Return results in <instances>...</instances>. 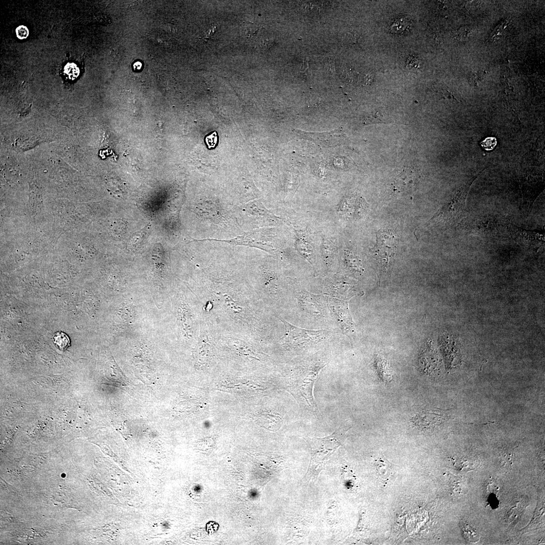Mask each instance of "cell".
I'll return each instance as SVG.
<instances>
[{"label":"cell","instance_id":"cell-7","mask_svg":"<svg viewBox=\"0 0 545 545\" xmlns=\"http://www.w3.org/2000/svg\"><path fill=\"white\" fill-rule=\"evenodd\" d=\"M508 238H510L523 248L537 251L545 243L544 232L522 229L510 223L508 225Z\"/></svg>","mask_w":545,"mask_h":545},{"label":"cell","instance_id":"cell-26","mask_svg":"<svg viewBox=\"0 0 545 545\" xmlns=\"http://www.w3.org/2000/svg\"><path fill=\"white\" fill-rule=\"evenodd\" d=\"M245 30L246 37L249 39L251 36L257 33L259 28L253 24L247 23L245 24Z\"/></svg>","mask_w":545,"mask_h":545},{"label":"cell","instance_id":"cell-12","mask_svg":"<svg viewBox=\"0 0 545 545\" xmlns=\"http://www.w3.org/2000/svg\"><path fill=\"white\" fill-rule=\"evenodd\" d=\"M343 259L345 266L351 271L361 274L364 271L359 258L351 250L344 249L343 252Z\"/></svg>","mask_w":545,"mask_h":545},{"label":"cell","instance_id":"cell-25","mask_svg":"<svg viewBox=\"0 0 545 545\" xmlns=\"http://www.w3.org/2000/svg\"><path fill=\"white\" fill-rule=\"evenodd\" d=\"M497 139L494 137H489L481 142V146L486 151L493 150L496 146Z\"/></svg>","mask_w":545,"mask_h":545},{"label":"cell","instance_id":"cell-5","mask_svg":"<svg viewBox=\"0 0 545 545\" xmlns=\"http://www.w3.org/2000/svg\"><path fill=\"white\" fill-rule=\"evenodd\" d=\"M284 324L285 332L282 340L290 347L299 348L318 343L329 337L330 332L325 330L302 329L280 318Z\"/></svg>","mask_w":545,"mask_h":545},{"label":"cell","instance_id":"cell-2","mask_svg":"<svg viewBox=\"0 0 545 545\" xmlns=\"http://www.w3.org/2000/svg\"><path fill=\"white\" fill-rule=\"evenodd\" d=\"M485 169L467 180L451 195L442 208L433 217L431 220L433 224L445 228L460 224L465 215L466 199L470 189Z\"/></svg>","mask_w":545,"mask_h":545},{"label":"cell","instance_id":"cell-18","mask_svg":"<svg viewBox=\"0 0 545 545\" xmlns=\"http://www.w3.org/2000/svg\"><path fill=\"white\" fill-rule=\"evenodd\" d=\"M53 340L55 346L61 351H65L70 346V339L64 332H58L54 334Z\"/></svg>","mask_w":545,"mask_h":545},{"label":"cell","instance_id":"cell-22","mask_svg":"<svg viewBox=\"0 0 545 545\" xmlns=\"http://www.w3.org/2000/svg\"><path fill=\"white\" fill-rule=\"evenodd\" d=\"M149 227V225H148L144 228L137 231L133 236L130 243L133 247H136L142 243L145 235L147 233Z\"/></svg>","mask_w":545,"mask_h":545},{"label":"cell","instance_id":"cell-27","mask_svg":"<svg viewBox=\"0 0 545 545\" xmlns=\"http://www.w3.org/2000/svg\"><path fill=\"white\" fill-rule=\"evenodd\" d=\"M363 123H364V124H370L374 123L377 124L385 123V122L382 119V116L380 115H378V113H377L376 114H372L364 118V120H363Z\"/></svg>","mask_w":545,"mask_h":545},{"label":"cell","instance_id":"cell-13","mask_svg":"<svg viewBox=\"0 0 545 545\" xmlns=\"http://www.w3.org/2000/svg\"><path fill=\"white\" fill-rule=\"evenodd\" d=\"M322 257L328 268L331 267L335 260L336 248L334 244L326 238L323 239L321 247Z\"/></svg>","mask_w":545,"mask_h":545},{"label":"cell","instance_id":"cell-19","mask_svg":"<svg viewBox=\"0 0 545 545\" xmlns=\"http://www.w3.org/2000/svg\"><path fill=\"white\" fill-rule=\"evenodd\" d=\"M461 526L465 539L471 543H477L479 541V534L469 524L463 522L461 523Z\"/></svg>","mask_w":545,"mask_h":545},{"label":"cell","instance_id":"cell-23","mask_svg":"<svg viewBox=\"0 0 545 545\" xmlns=\"http://www.w3.org/2000/svg\"><path fill=\"white\" fill-rule=\"evenodd\" d=\"M487 72L481 70L476 72L471 73L468 78L469 83L470 85L477 86L479 83L482 82L486 76Z\"/></svg>","mask_w":545,"mask_h":545},{"label":"cell","instance_id":"cell-24","mask_svg":"<svg viewBox=\"0 0 545 545\" xmlns=\"http://www.w3.org/2000/svg\"><path fill=\"white\" fill-rule=\"evenodd\" d=\"M205 141L209 150L214 149L218 143V135L214 131L208 135L205 138Z\"/></svg>","mask_w":545,"mask_h":545},{"label":"cell","instance_id":"cell-29","mask_svg":"<svg viewBox=\"0 0 545 545\" xmlns=\"http://www.w3.org/2000/svg\"><path fill=\"white\" fill-rule=\"evenodd\" d=\"M470 32V29L467 27H462L456 32L455 38L458 40H465L468 38Z\"/></svg>","mask_w":545,"mask_h":545},{"label":"cell","instance_id":"cell-14","mask_svg":"<svg viewBox=\"0 0 545 545\" xmlns=\"http://www.w3.org/2000/svg\"><path fill=\"white\" fill-rule=\"evenodd\" d=\"M357 198L354 195L344 197L338 206V214L344 217H350L354 215Z\"/></svg>","mask_w":545,"mask_h":545},{"label":"cell","instance_id":"cell-8","mask_svg":"<svg viewBox=\"0 0 545 545\" xmlns=\"http://www.w3.org/2000/svg\"><path fill=\"white\" fill-rule=\"evenodd\" d=\"M300 305L307 314L315 318H323L325 315L324 297L301 291L296 296Z\"/></svg>","mask_w":545,"mask_h":545},{"label":"cell","instance_id":"cell-10","mask_svg":"<svg viewBox=\"0 0 545 545\" xmlns=\"http://www.w3.org/2000/svg\"><path fill=\"white\" fill-rule=\"evenodd\" d=\"M296 246L302 256L315 268L314 251L312 243L303 232L299 231L297 232Z\"/></svg>","mask_w":545,"mask_h":545},{"label":"cell","instance_id":"cell-20","mask_svg":"<svg viewBox=\"0 0 545 545\" xmlns=\"http://www.w3.org/2000/svg\"><path fill=\"white\" fill-rule=\"evenodd\" d=\"M368 208V204L364 198L361 196H358L354 213V217L357 219H360V218L364 216L366 214Z\"/></svg>","mask_w":545,"mask_h":545},{"label":"cell","instance_id":"cell-11","mask_svg":"<svg viewBox=\"0 0 545 545\" xmlns=\"http://www.w3.org/2000/svg\"><path fill=\"white\" fill-rule=\"evenodd\" d=\"M417 177L414 173L405 171L400 174L395 183V190L400 191H405L413 187L416 183Z\"/></svg>","mask_w":545,"mask_h":545},{"label":"cell","instance_id":"cell-30","mask_svg":"<svg viewBox=\"0 0 545 545\" xmlns=\"http://www.w3.org/2000/svg\"><path fill=\"white\" fill-rule=\"evenodd\" d=\"M273 45H274V41L270 39H266L263 40L261 42V47L263 49H265V50L270 49L272 46H273Z\"/></svg>","mask_w":545,"mask_h":545},{"label":"cell","instance_id":"cell-31","mask_svg":"<svg viewBox=\"0 0 545 545\" xmlns=\"http://www.w3.org/2000/svg\"><path fill=\"white\" fill-rule=\"evenodd\" d=\"M134 66H135L134 67L136 69L139 70L141 67L142 65L140 63L137 62L136 63H135V64L134 65Z\"/></svg>","mask_w":545,"mask_h":545},{"label":"cell","instance_id":"cell-17","mask_svg":"<svg viewBox=\"0 0 545 545\" xmlns=\"http://www.w3.org/2000/svg\"><path fill=\"white\" fill-rule=\"evenodd\" d=\"M181 323L182 328L186 336H191L192 329V317L187 307H184L181 311Z\"/></svg>","mask_w":545,"mask_h":545},{"label":"cell","instance_id":"cell-4","mask_svg":"<svg viewBox=\"0 0 545 545\" xmlns=\"http://www.w3.org/2000/svg\"><path fill=\"white\" fill-rule=\"evenodd\" d=\"M510 223L503 218L490 214L472 216L460 223L466 232L486 238H508Z\"/></svg>","mask_w":545,"mask_h":545},{"label":"cell","instance_id":"cell-16","mask_svg":"<svg viewBox=\"0 0 545 545\" xmlns=\"http://www.w3.org/2000/svg\"><path fill=\"white\" fill-rule=\"evenodd\" d=\"M375 465L379 478L384 481L388 480L393 474V464L386 459L381 458L376 461Z\"/></svg>","mask_w":545,"mask_h":545},{"label":"cell","instance_id":"cell-6","mask_svg":"<svg viewBox=\"0 0 545 545\" xmlns=\"http://www.w3.org/2000/svg\"><path fill=\"white\" fill-rule=\"evenodd\" d=\"M376 244L372 253L382 272H386L393 261L397 246L394 235L389 231H380L376 234Z\"/></svg>","mask_w":545,"mask_h":545},{"label":"cell","instance_id":"cell-21","mask_svg":"<svg viewBox=\"0 0 545 545\" xmlns=\"http://www.w3.org/2000/svg\"><path fill=\"white\" fill-rule=\"evenodd\" d=\"M342 472V478L344 485L347 489H352L355 484V477L353 475V471L346 467L343 468Z\"/></svg>","mask_w":545,"mask_h":545},{"label":"cell","instance_id":"cell-3","mask_svg":"<svg viewBox=\"0 0 545 545\" xmlns=\"http://www.w3.org/2000/svg\"><path fill=\"white\" fill-rule=\"evenodd\" d=\"M326 365L317 362L300 367L289 381V389L297 401L316 410L314 386L321 370Z\"/></svg>","mask_w":545,"mask_h":545},{"label":"cell","instance_id":"cell-9","mask_svg":"<svg viewBox=\"0 0 545 545\" xmlns=\"http://www.w3.org/2000/svg\"><path fill=\"white\" fill-rule=\"evenodd\" d=\"M328 305L344 332H348L354 329V323L348 302L332 298L328 300Z\"/></svg>","mask_w":545,"mask_h":545},{"label":"cell","instance_id":"cell-28","mask_svg":"<svg viewBox=\"0 0 545 545\" xmlns=\"http://www.w3.org/2000/svg\"><path fill=\"white\" fill-rule=\"evenodd\" d=\"M16 34L18 39L24 40L28 37L29 30L27 27L24 26H21L16 28Z\"/></svg>","mask_w":545,"mask_h":545},{"label":"cell","instance_id":"cell-15","mask_svg":"<svg viewBox=\"0 0 545 545\" xmlns=\"http://www.w3.org/2000/svg\"><path fill=\"white\" fill-rule=\"evenodd\" d=\"M438 412H422L416 415L414 419L415 423L419 426L427 427L438 423L441 419L442 414H439Z\"/></svg>","mask_w":545,"mask_h":545},{"label":"cell","instance_id":"cell-1","mask_svg":"<svg viewBox=\"0 0 545 545\" xmlns=\"http://www.w3.org/2000/svg\"><path fill=\"white\" fill-rule=\"evenodd\" d=\"M350 428L342 426L324 438H304L311 450V460L303 478L304 482L309 483L311 480L317 479L333 454L342 445L345 435Z\"/></svg>","mask_w":545,"mask_h":545}]
</instances>
